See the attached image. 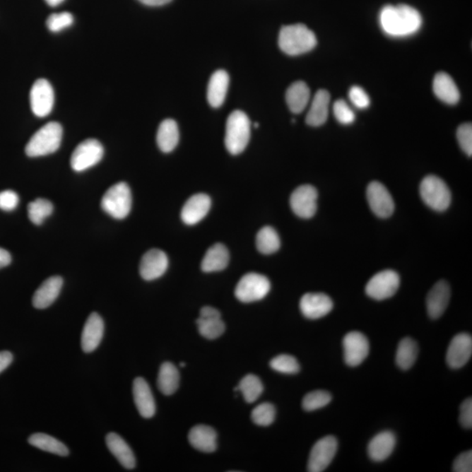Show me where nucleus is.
I'll return each mask as SVG.
<instances>
[{
    "mask_svg": "<svg viewBox=\"0 0 472 472\" xmlns=\"http://www.w3.org/2000/svg\"><path fill=\"white\" fill-rule=\"evenodd\" d=\"M420 194L424 203L435 211L444 212L452 203L451 191L437 176L429 175L423 179Z\"/></svg>",
    "mask_w": 472,
    "mask_h": 472,
    "instance_id": "423d86ee",
    "label": "nucleus"
},
{
    "mask_svg": "<svg viewBox=\"0 0 472 472\" xmlns=\"http://www.w3.org/2000/svg\"><path fill=\"white\" fill-rule=\"evenodd\" d=\"M238 389L242 394L247 403H253L263 394L264 385L256 375L248 374L240 382Z\"/></svg>",
    "mask_w": 472,
    "mask_h": 472,
    "instance_id": "e433bc0d",
    "label": "nucleus"
},
{
    "mask_svg": "<svg viewBox=\"0 0 472 472\" xmlns=\"http://www.w3.org/2000/svg\"><path fill=\"white\" fill-rule=\"evenodd\" d=\"M18 204V196L16 191L6 190L0 191V209L12 211Z\"/></svg>",
    "mask_w": 472,
    "mask_h": 472,
    "instance_id": "49530a36",
    "label": "nucleus"
},
{
    "mask_svg": "<svg viewBox=\"0 0 472 472\" xmlns=\"http://www.w3.org/2000/svg\"><path fill=\"white\" fill-rule=\"evenodd\" d=\"M400 276L394 271H383L372 276L366 286V293L372 300H388L397 293Z\"/></svg>",
    "mask_w": 472,
    "mask_h": 472,
    "instance_id": "1a4fd4ad",
    "label": "nucleus"
},
{
    "mask_svg": "<svg viewBox=\"0 0 472 472\" xmlns=\"http://www.w3.org/2000/svg\"><path fill=\"white\" fill-rule=\"evenodd\" d=\"M230 263V252L223 243H216L208 249L201 263L202 271L206 273L225 270Z\"/></svg>",
    "mask_w": 472,
    "mask_h": 472,
    "instance_id": "c756f323",
    "label": "nucleus"
},
{
    "mask_svg": "<svg viewBox=\"0 0 472 472\" xmlns=\"http://www.w3.org/2000/svg\"><path fill=\"white\" fill-rule=\"evenodd\" d=\"M419 353L418 346L414 339L404 338L398 345L396 352L397 366L403 370H408L414 366Z\"/></svg>",
    "mask_w": 472,
    "mask_h": 472,
    "instance_id": "72a5a7b5",
    "label": "nucleus"
},
{
    "mask_svg": "<svg viewBox=\"0 0 472 472\" xmlns=\"http://www.w3.org/2000/svg\"><path fill=\"white\" fill-rule=\"evenodd\" d=\"M451 298V288L444 280H441L432 287L427 297V314L432 319H437L444 314Z\"/></svg>",
    "mask_w": 472,
    "mask_h": 472,
    "instance_id": "6ab92c4d",
    "label": "nucleus"
},
{
    "mask_svg": "<svg viewBox=\"0 0 472 472\" xmlns=\"http://www.w3.org/2000/svg\"><path fill=\"white\" fill-rule=\"evenodd\" d=\"M311 98V90L303 81L290 85L286 91V102L294 114L303 112Z\"/></svg>",
    "mask_w": 472,
    "mask_h": 472,
    "instance_id": "7c9ffc66",
    "label": "nucleus"
},
{
    "mask_svg": "<svg viewBox=\"0 0 472 472\" xmlns=\"http://www.w3.org/2000/svg\"><path fill=\"white\" fill-rule=\"evenodd\" d=\"M271 367L273 370L286 374H294L300 371V365L296 358L288 354L275 357L271 361Z\"/></svg>",
    "mask_w": 472,
    "mask_h": 472,
    "instance_id": "ea45409f",
    "label": "nucleus"
},
{
    "mask_svg": "<svg viewBox=\"0 0 472 472\" xmlns=\"http://www.w3.org/2000/svg\"><path fill=\"white\" fill-rule=\"evenodd\" d=\"M64 285L61 276H52L43 282L35 291L33 297V305L37 309H46L54 303Z\"/></svg>",
    "mask_w": 472,
    "mask_h": 472,
    "instance_id": "5701e85b",
    "label": "nucleus"
},
{
    "mask_svg": "<svg viewBox=\"0 0 472 472\" xmlns=\"http://www.w3.org/2000/svg\"><path fill=\"white\" fill-rule=\"evenodd\" d=\"M13 362V354L8 351L0 352V372L6 370Z\"/></svg>",
    "mask_w": 472,
    "mask_h": 472,
    "instance_id": "8fccbe9b",
    "label": "nucleus"
},
{
    "mask_svg": "<svg viewBox=\"0 0 472 472\" xmlns=\"http://www.w3.org/2000/svg\"><path fill=\"white\" fill-rule=\"evenodd\" d=\"M350 100L359 109H366L370 105V98L362 88L353 86L349 91Z\"/></svg>",
    "mask_w": 472,
    "mask_h": 472,
    "instance_id": "a18cd8bd",
    "label": "nucleus"
},
{
    "mask_svg": "<svg viewBox=\"0 0 472 472\" xmlns=\"http://www.w3.org/2000/svg\"><path fill=\"white\" fill-rule=\"evenodd\" d=\"M331 394L326 392V391H312L304 397L302 406H303L305 411L311 412L326 407L331 403Z\"/></svg>",
    "mask_w": 472,
    "mask_h": 472,
    "instance_id": "58836bf2",
    "label": "nucleus"
},
{
    "mask_svg": "<svg viewBox=\"0 0 472 472\" xmlns=\"http://www.w3.org/2000/svg\"><path fill=\"white\" fill-rule=\"evenodd\" d=\"M180 367H186V363L185 362L180 363Z\"/></svg>",
    "mask_w": 472,
    "mask_h": 472,
    "instance_id": "5fc2aeb1",
    "label": "nucleus"
},
{
    "mask_svg": "<svg viewBox=\"0 0 472 472\" xmlns=\"http://www.w3.org/2000/svg\"><path fill=\"white\" fill-rule=\"evenodd\" d=\"M45 1L49 4L50 6L54 7L61 5L64 0H45Z\"/></svg>",
    "mask_w": 472,
    "mask_h": 472,
    "instance_id": "864d4df0",
    "label": "nucleus"
},
{
    "mask_svg": "<svg viewBox=\"0 0 472 472\" xmlns=\"http://www.w3.org/2000/svg\"><path fill=\"white\" fill-rule=\"evenodd\" d=\"M134 396L136 407L142 418H152L156 413V403H155L152 390L145 379L141 377L135 379Z\"/></svg>",
    "mask_w": 472,
    "mask_h": 472,
    "instance_id": "4be33fe9",
    "label": "nucleus"
},
{
    "mask_svg": "<svg viewBox=\"0 0 472 472\" xmlns=\"http://www.w3.org/2000/svg\"><path fill=\"white\" fill-rule=\"evenodd\" d=\"M396 444V437L391 431H383L376 435L368 444V456L374 462H382L392 454Z\"/></svg>",
    "mask_w": 472,
    "mask_h": 472,
    "instance_id": "b1692460",
    "label": "nucleus"
},
{
    "mask_svg": "<svg viewBox=\"0 0 472 472\" xmlns=\"http://www.w3.org/2000/svg\"><path fill=\"white\" fill-rule=\"evenodd\" d=\"M131 191L126 183L119 182L110 187L102 199L101 206L106 213L117 220L127 217L131 209Z\"/></svg>",
    "mask_w": 472,
    "mask_h": 472,
    "instance_id": "39448f33",
    "label": "nucleus"
},
{
    "mask_svg": "<svg viewBox=\"0 0 472 472\" xmlns=\"http://www.w3.org/2000/svg\"><path fill=\"white\" fill-rule=\"evenodd\" d=\"M138 1L143 4V5L149 6H160L167 5V4L172 1V0H138Z\"/></svg>",
    "mask_w": 472,
    "mask_h": 472,
    "instance_id": "603ef678",
    "label": "nucleus"
},
{
    "mask_svg": "<svg viewBox=\"0 0 472 472\" xmlns=\"http://www.w3.org/2000/svg\"><path fill=\"white\" fill-rule=\"evenodd\" d=\"M211 208V199L206 194L193 195L184 205L182 219L187 225H195L205 218Z\"/></svg>",
    "mask_w": 472,
    "mask_h": 472,
    "instance_id": "aec40b11",
    "label": "nucleus"
},
{
    "mask_svg": "<svg viewBox=\"0 0 472 472\" xmlns=\"http://www.w3.org/2000/svg\"><path fill=\"white\" fill-rule=\"evenodd\" d=\"M103 147L97 139L90 138L80 143L73 151L70 164L73 171H86L102 160Z\"/></svg>",
    "mask_w": 472,
    "mask_h": 472,
    "instance_id": "6e6552de",
    "label": "nucleus"
},
{
    "mask_svg": "<svg viewBox=\"0 0 472 472\" xmlns=\"http://www.w3.org/2000/svg\"><path fill=\"white\" fill-rule=\"evenodd\" d=\"M179 385V372L171 362L161 365L158 376V388L165 396H172L178 389Z\"/></svg>",
    "mask_w": 472,
    "mask_h": 472,
    "instance_id": "473e14b6",
    "label": "nucleus"
},
{
    "mask_svg": "<svg viewBox=\"0 0 472 472\" xmlns=\"http://www.w3.org/2000/svg\"><path fill=\"white\" fill-rule=\"evenodd\" d=\"M335 118L342 124H351L355 120V114L344 100H338L334 105Z\"/></svg>",
    "mask_w": 472,
    "mask_h": 472,
    "instance_id": "37998d69",
    "label": "nucleus"
},
{
    "mask_svg": "<svg viewBox=\"0 0 472 472\" xmlns=\"http://www.w3.org/2000/svg\"><path fill=\"white\" fill-rule=\"evenodd\" d=\"M53 205L49 201L45 199H37L29 203L28 206L29 219L35 225L42 224L44 220L53 213Z\"/></svg>",
    "mask_w": 472,
    "mask_h": 472,
    "instance_id": "4c0bfd02",
    "label": "nucleus"
},
{
    "mask_svg": "<svg viewBox=\"0 0 472 472\" xmlns=\"http://www.w3.org/2000/svg\"><path fill=\"white\" fill-rule=\"evenodd\" d=\"M334 302L324 293H306L300 300L301 312L309 319H319L329 314Z\"/></svg>",
    "mask_w": 472,
    "mask_h": 472,
    "instance_id": "f3484780",
    "label": "nucleus"
},
{
    "mask_svg": "<svg viewBox=\"0 0 472 472\" xmlns=\"http://www.w3.org/2000/svg\"><path fill=\"white\" fill-rule=\"evenodd\" d=\"M54 93L49 81L39 79L33 85L30 103L33 112L39 117L49 115L53 110Z\"/></svg>",
    "mask_w": 472,
    "mask_h": 472,
    "instance_id": "4468645a",
    "label": "nucleus"
},
{
    "mask_svg": "<svg viewBox=\"0 0 472 472\" xmlns=\"http://www.w3.org/2000/svg\"><path fill=\"white\" fill-rule=\"evenodd\" d=\"M105 331V323L97 312L91 313L83 327L82 348L84 353L94 352L98 348Z\"/></svg>",
    "mask_w": 472,
    "mask_h": 472,
    "instance_id": "412c9836",
    "label": "nucleus"
},
{
    "mask_svg": "<svg viewBox=\"0 0 472 472\" xmlns=\"http://www.w3.org/2000/svg\"><path fill=\"white\" fill-rule=\"evenodd\" d=\"M331 95L326 90L317 92L306 116V123L309 126L319 127L326 123L329 114Z\"/></svg>",
    "mask_w": 472,
    "mask_h": 472,
    "instance_id": "393cba45",
    "label": "nucleus"
},
{
    "mask_svg": "<svg viewBox=\"0 0 472 472\" xmlns=\"http://www.w3.org/2000/svg\"><path fill=\"white\" fill-rule=\"evenodd\" d=\"M379 23L385 34L406 37L415 34L422 27L421 14L407 5L387 6L379 13Z\"/></svg>",
    "mask_w": 472,
    "mask_h": 472,
    "instance_id": "f257e3e1",
    "label": "nucleus"
},
{
    "mask_svg": "<svg viewBox=\"0 0 472 472\" xmlns=\"http://www.w3.org/2000/svg\"><path fill=\"white\" fill-rule=\"evenodd\" d=\"M453 471L471 472L472 471V452L462 453L456 457L453 464Z\"/></svg>",
    "mask_w": 472,
    "mask_h": 472,
    "instance_id": "de8ad7c7",
    "label": "nucleus"
},
{
    "mask_svg": "<svg viewBox=\"0 0 472 472\" xmlns=\"http://www.w3.org/2000/svg\"><path fill=\"white\" fill-rule=\"evenodd\" d=\"M230 76L225 70L213 73L208 88V101L213 108H219L227 97Z\"/></svg>",
    "mask_w": 472,
    "mask_h": 472,
    "instance_id": "cd10ccee",
    "label": "nucleus"
},
{
    "mask_svg": "<svg viewBox=\"0 0 472 472\" xmlns=\"http://www.w3.org/2000/svg\"><path fill=\"white\" fill-rule=\"evenodd\" d=\"M472 354V338L470 334H460L452 338L446 360L449 367L459 370L470 360Z\"/></svg>",
    "mask_w": 472,
    "mask_h": 472,
    "instance_id": "dca6fc26",
    "label": "nucleus"
},
{
    "mask_svg": "<svg viewBox=\"0 0 472 472\" xmlns=\"http://www.w3.org/2000/svg\"><path fill=\"white\" fill-rule=\"evenodd\" d=\"M196 324L201 336L208 339L219 338L226 329L221 320L220 312L211 306H205L201 309L200 318L196 320Z\"/></svg>",
    "mask_w": 472,
    "mask_h": 472,
    "instance_id": "a211bd4d",
    "label": "nucleus"
},
{
    "mask_svg": "<svg viewBox=\"0 0 472 472\" xmlns=\"http://www.w3.org/2000/svg\"><path fill=\"white\" fill-rule=\"evenodd\" d=\"M338 451V441L334 436L324 437L313 446L308 461V471L322 472L330 466Z\"/></svg>",
    "mask_w": 472,
    "mask_h": 472,
    "instance_id": "9d476101",
    "label": "nucleus"
},
{
    "mask_svg": "<svg viewBox=\"0 0 472 472\" xmlns=\"http://www.w3.org/2000/svg\"><path fill=\"white\" fill-rule=\"evenodd\" d=\"M28 442L35 448L42 449V451L52 453L61 456H66L69 454L67 446L57 440V438L49 436L44 433H35L32 435L28 439Z\"/></svg>",
    "mask_w": 472,
    "mask_h": 472,
    "instance_id": "f704fd0d",
    "label": "nucleus"
},
{
    "mask_svg": "<svg viewBox=\"0 0 472 472\" xmlns=\"http://www.w3.org/2000/svg\"><path fill=\"white\" fill-rule=\"evenodd\" d=\"M459 422L461 425L466 429L472 427V400L471 398H467L460 407Z\"/></svg>",
    "mask_w": 472,
    "mask_h": 472,
    "instance_id": "09e8293b",
    "label": "nucleus"
},
{
    "mask_svg": "<svg viewBox=\"0 0 472 472\" xmlns=\"http://www.w3.org/2000/svg\"><path fill=\"white\" fill-rule=\"evenodd\" d=\"M107 447L113 456L116 457L125 469H134L136 459L134 452L131 451L127 442L117 433H110L106 437Z\"/></svg>",
    "mask_w": 472,
    "mask_h": 472,
    "instance_id": "bb28decb",
    "label": "nucleus"
},
{
    "mask_svg": "<svg viewBox=\"0 0 472 472\" xmlns=\"http://www.w3.org/2000/svg\"><path fill=\"white\" fill-rule=\"evenodd\" d=\"M250 138V121L242 110H235L228 118L225 146L232 155L242 153Z\"/></svg>",
    "mask_w": 472,
    "mask_h": 472,
    "instance_id": "20e7f679",
    "label": "nucleus"
},
{
    "mask_svg": "<svg viewBox=\"0 0 472 472\" xmlns=\"http://www.w3.org/2000/svg\"><path fill=\"white\" fill-rule=\"evenodd\" d=\"M62 134L61 125L50 122L33 135L25 146V153L28 157L35 158L57 152L61 146Z\"/></svg>",
    "mask_w": 472,
    "mask_h": 472,
    "instance_id": "7ed1b4c3",
    "label": "nucleus"
},
{
    "mask_svg": "<svg viewBox=\"0 0 472 472\" xmlns=\"http://www.w3.org/2000/svg\"><path fill=\"white\" fill-rule=\"evenodd\" d=\"M168 264L167 254L160 249H151L143 254L140 261V275L146 281H153L165 274L167 270Z\"/></svg>",
    "mask_w": 472,
    "mask_h": 472,
    "instance_id": "2eb2a0df",
    "label": "nucleus"
},
{
    "mask_svg": "<svg viewBox=\"0 0 472 472\" xmlns=\"http://www.w3.org/2000/svg\"><path fill=\"white\" fill-rule=\"evenodd\" d=\"M271 287L270 280L266 276L257 273H248L236 285L235 295L242 303H252L266 297Z\"/></svg>",
    "mask_w": 472,
    "mask_h": 472,
    "instance_id": "0eeeda50",
    "label": "nucleus"
},
{
    "mask_svg": "<svg viewBox=\"0 0 472 472\" xmlns=\"http://www.w3.org/2000/svg\"><path fill=\"white\" fill-rule=\"evenodd\" d=\"M278 44L283 53L296 57L314 49L317 38L314 33L304 24L289 25L280 31Z\"/></svg>",
    "mask_w": 472,
    "mask_h": 472,
    "instance_id": "f03ea898",
    "label": "nucleus"
},
{
    "mask_svg": "<svg viewBox=\"0 0 472 472\" xmlns=\"http://www.w3.org/2000/svg\"><path fill=\"white\" fill-rule=\"evenodd\" d=\"M318 191L311 185L300 186L290 196V208L295 215L303 219H309L317 212Z\"/></svg>",
    "mask_w": 472,
    "mask_h": 472,
    "instance_id": "9b49d317",
    "label": "nucleus"
},
{
    "mask_svg": "<svg viewBox=\"0 0 472 472\" xmlns=\"http://www.w3.org/2000/svg\"><path fill=\"white\" fill-rule=\"evenodd\" d=\"M456 138L459 140L461 148L468 156L472 155V125L471 123L461 124L456 131Z\"/></svg>",
    "mask_w": 472,
    "mask_h": 472,
    "instance_id": "c03bdc74",
    "label": "nucleus"
},
{
    "mask_svg": "<svg viewBox=\"0 0 472 472\" xmlns=\"http://www.w3.org/2000/svg\"><path fill=\"white\" fill-rule=\"evenodd\" d=\"M367 198L370 208L379 218H389L394 211V202L387 187L378 182L368 185Z\"/></svg>",
    "mask_w": 472,
    "mask_h": 472,
    "instance_id": "f8f14e48",
    "label": "nucleus"
},
{
    "mask_svg": "<svg viewBox=\"0 0 472 472\" xmlns=\"http://www.w3.org/2000/svg\"><path fill=\"white\" fill-rule=\"evenodd\" d=\"M73 23V17L68 12L52 14L47 18V27L51 32L58 33L68 28Z\"/></svg>",
    "mask_w": 472,
    "mask_h": 472,
    "instance_id": "79ce46f5",
    "label": "nucleus"
},
{
    "mask_svg": "<svg viewBox=\"0 0 472 472\" xmlns=\"http://www.w3.org/2000/svg\"><path fill=\"white\" fill-rule=\"evenodd\" d=\"M12 261V257L8 252L0 248V269L6 267Z\"/></svg>",
    "mask_w": 472,
    "mask_h": 472,
    "instance_id": "3c124183",
    "label": "nucleus"
},
{
    "mask_svg": "<svg viewBox=\"0 0 472 472\" xmlns=\"http://www.w3.org/2000/svg\"><path fill=\"white\" fill-rule=\"evenodd\" d=\"M276 408L271 403H264L258 405L252 411V421L256 425L267 427L275 421Z\"/></svg>",
    "mask_w": 472,
    "mask_h": 472,
    "instance_id": "a19ab883",
    "label": "nucleus"
},
{
    "mask_svg": "<svg viewBox=\"0 0 472 472\" xmlns=\"http://www.w3.org/2000/svg\"><path fill=\"white\" fill-rule=\"evenodd\" d=\"M281 246L279 235L274 228L264 227L261 228L256 235L257 249L261 254H271L278 252Z\"/></svg>",
    "mask_w": 472,
    "mask_h": 472,
    "instance_id": "c9c22d12",
    "label": "nucleus"
},
{
    "mask_svg": "<svg viewBox=\"0 0 472 472\" xmlns=\"http://www.w3.org/2000/svg\"><path fill=\"white\" fill-rule=\"evenodd\" d=\"M346 363L350 367H357L367 359L370 354V341L359 331H351L343 339Z\"/></svg>",
    "mask_w": 472,
    "mask_h": 472,
    "instance_id": "ddd939ff",
    "label": "nucleus"
},
{
    "mask_svg": "<svg viewBox=\"0 0 472 472\" xmlns=\"http://www.w3.org/2000/svg\"><path fill=\"white\" fill-rule=\"evenodd\" d=\"M188 440L191 446L198 451L205 453L216 452L217 448V434L212 427L196 425L188 434Z\"/></svg>",
    "mask_w": 472,
    "mask_h": 472,
    "instance_id": "a878e982",
    "label": "nucleus"
},
{
    "mask_svg": "<svg viewBox=\"0 0 472 472\" xmlns=\"http://www.w3.org/2000/svg\"><path fill=\"white\" fill-rule=\"evenodd\" d=\"M179 131L178 124L172 119H165L158 127L157 143L158 148L165 153L172 152L178 146Z\"/></svg>",
    "mask_w": 472,
    "mask_h": 472,
    "instance_id": "2f4dec72",
    "label": "nucleus"
},
{
    "mask_svg": "<svg viewBox=\"0 0 472 472\" xmlns=\"http://www.w3.org/2000/svg\"><path fill=\"white\" fill-rule=\"evenodd\" d=\"M433 90L438 99L448 105H454L460 100L459 88L448 73H437L434 78Z\"/></svg>",
    "mask_w": 472,
    "mask_h": 472,
    "instance_id": "c85d7f7f",
    "label": "nucleus"
}]
</instances>
